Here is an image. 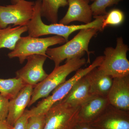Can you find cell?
<instances>
[{
	"instance_id": "cell-6",
	"label": "cell",
	"mask_w": 129,
	"mask_h": 129,
	"mask_svg": "<svg viewBox=\"0 0 129 129\" xmlns=\"http://www.w3.org/2000/svg\"><path fill=\"white\" fill-rule=\"evenodd\" d=\"M67 42L62 37L58 36L45 38L28 36L21 37L17 42L14 50L8 53L10 58H18L22 64L30 56L35 55H47L46 51L50 46Z\"/></svg>"
},
{
	"instance_id": "cell-18",
	"label": "cell",
	"mask_w": 129,
	"mask_h": 129,
	"mask_svg": "<svg viewBox=\"0 0 129 129\" xmlns=\"http://www.w3.org/2000/svg\"><path fill=\"white\" fill-rule=\"evenodd\" d=\"M67 6L68 0H42L41 17L52 23H57L59 8Z\"/></svg>"
},
{
	"instance_id": "cell-21",
	"label": "cell",
	"mask_w": 129,
	"mask_h": 129,
	"mask_svg": "<svg viewBox=\"0 0 129 129\" xmlns=\"http://www.w3.org/2000/svg\"><path fill=\"white\" fill-rule=\"evenodd\" d=\"M122 0H95L91 4V8L93 17L106 15L107 8L117 5Z\"/></svg>"
},
{
	"instance_id": "cell-20",
	"label": "cell",
	"mask_w": 129,
	"mask_h": 129,
	"mask_svg": "<svg viewBox=\"0 0 129 129\" xmlns=\"http://www.w3.org/2000/svg\"><path fill=\"white\" fill-rule=\"evenodd\" d=\"M125 15L123 12L118 9H112L107 12L103 23V30L107 26H117L121 25L124 21Z\"/></svg>"
},
{
	"instance_id": "cell-26",
	"label": "cell",
	"mask_w": 129,
	"mask_h": 129,
	"mask_svg": "<svg viewBox=\"0 0 129 129\" xmlns=\"http://www.w3.org/2000/svg\"><path fill=\"white\" fill-rule=\"evenodd\" d=\"M13 126L10 125L6 120H0V129H12Z\"/></svg>"
},
{
	"instance_id": "cell-5",
	"label": "cell",
	"mask_w": 129,
	"mask_h": 129,
	"mask_svg": "<svg viewBox=\"0 0 129 129\" xmlns=\"http://www.w3.org/2000/svg\"><path fill=\"white\" fill-rule=\"evenodd\" d=\"M116 42L115 48L109 47L105 48L103 60L98 67L113 78L129 75V61L127 58L128 46L122 37H118Z\"/></svg>"
},
{
	"instance_id": "cell-16",
	"label": "cell",
	"mask_w": 129,
	"mask_h": 129,
	"mask_svg": "<svg viewBox=\"0 0 129 129\" xmlns=\"http://www.w3.org/2000/svg\"><path fill=\"white\" fill-rule=\"evenodd\" d=\"M85 76L78 81L69 92L60 102L73 107H79L93 95Z\"/></svg>"
},
{
	"instance_id": "cell-19",
	"label": "cell",
	"mask_w": 129,
	"mask_h": 129,
	"mask_svg": "<svg viewBox=\"0 0 129 129\" xmlns=\"http://www.w3.org/2000/svg\"><path fill=\"white\" fill-rule=\"evenodd\" d=\"M26 85L22 79L16 77L0 79V93L9 101L16 97Z\"/></svg>"
},
{
	"instance_id": "cell-4",
	"label": "cell",
	"mask_w": 129,
	"mask_h": 129,
	"mask_svg": "<svg viewBox=\"0 0 129 129\" xmlns=\"http://www.w3.org/2000/svg\"><path fill=\"white\" fill-rule=\"evenodd\" d=\"M103 56L97 57L88 67L85 68L80 69L71 78L66 80L56 88L49 95L30 110L25 109V113L29 118L31 116L44 115L47 111L58 102L61 101L65 97L75 84L81 78L85 76L88 73L95 68L100 66L103 60Z\"/></svg>"
},
{
	"instance_id": "cell-8",
	"label": "cell",
	"mask_w": 129,
	"mask_h": 129,
	"mask_svg": "<svg viewBox=\"0 0 129 129\" xmlns=\"http://www.w3.org/2000/svg\"><path fill=\"white\" fill-rule=\"evenodd\" d=\"M34 2L20 0L15 4L0 5V28L27 25L33 17Z\"/></svg>"
},
{
	"instance_id": "cell-15",
	"label": "cell",
	"mask_w": 129,
	"mask_h": 129,
	"mask_svg": "<svg viewBox=\"0 0 129 129\" xmlns=\"http://www.w3.org/2000/svg\"><path fill=\"white\" fill-rule=\"evenodd\" d=\"M93 95L107 97L112 85L113 78L98 69V67L85 76Z\"/></svg>"
},
{
	"instance_id": "cell-22",
	"label": "cell",
	"mask_w": 129,
	"mask_h": 129,
	"mask_svg": "<svg viewBox=\"0 0 129 129\" xmlns=\"http://www.w3.org/2000/svg\"><path fill=\"white\" fill-rule=\"evenodd\" d=\"M45 115L31 116L28 119L27 129H43Z\"/></svg>"
},
{
	"instance_id": "cell-9",
	"label": "cell",
	"mask_w": 129,
	"mask_h": 129,
	"mask_svg": "<svg viewBox=\"0 0 129 129\" xmlns=\"http://www.w3.org/2000/svg\"><path fill=\"white\" fill-rule=\"evenodd\" d=\"M89 124L93 129H129V111L109 104L101 115Z\"/></svg>"
},
{
	"instance_id": "cell-23",
	"label": "cell",
	"mask_w": 129,
	"mask_h": 129,
	"mask_svg": "<svg viewBox=\"0 0 129 129\" xmlns=\"http://www.w3.org/2000/svg\"><path fill=\"white\" fill-rule=\"evenodd\" d=\"M9 100L0 93V120H6L8 112Z\"/></svg>"
},
{
	"instance_id": "cell-10",
	"label": "cell",
	"mask_w": 129,
	"mask_h": 129,
	"mask_svg": "<svg viewBox=\"0 0 129 129\" xmlns=\"http://www.w3.org/2000/svg\"><path fill=\"white\" fill-rule=\"evenodd\" d=\"M47 57L40 55L29 57L25 66L16 72V78L21 79L26 85L35 87L48 76L43 67Z\"/></svg>"
},
{
	"instance_id": "cell-24",
	"label": "cell",
	"mask_w": 129,
	"mask_h": 129,
	"mask_svg": "<svg viewBox=\"0 0 129 129\" xmlns=\"http://www.w3.org/2000/svg\"><path fill=\"white\" fill-rule=\"evenodd\" d=\"M29 117L24 111L23 115L15 122L12 129H27Z\"/></svg>"
},
{
	"instance_id": "cell-12",
	"label": "cell",
	"mask_w": 129,
	"mask_h": 129,
	"mask_svg": "<svg viewBox=\"0 0 129 129\" xmlns=\"http://www.w3.org/2000/svg\"><path fill=\"white\" fill-rule=\"evenodd\" d=\"M68 9L59 23L68 25L72 22L79 21L86 24L92 21L93 16L89 1L68 0Z\"/></svg>"
},
{
	"instance_id": "cell-3",
	"label": "cell",
	"mask_w": 129,
	"mask_h": 129,
	"mask_svg": "<svg viewBox=\"0 0 129 129\" xmlns=\"http://www.w3.org/2000/svg\"><path fill=\"white\" fill-rule=\"evenodd\" d=\"M86 63L84 58L77 57L68 60L62 65L54 68L46 78L34 88L28 107H30L39 99L45 98L58 86L66 81L70 74L80 69Z\"/></svg>"
},
{
	"instance_id": "cell-28",
	"label": "cell",
	"mask_w": 129,
	"mask_h": 129,
	"mask_svg": "<svg viewBox=\"0 0 129 129\" xmlns=\"http://www.w3.org/2000/svg\"><path fill=\"white\" fill-rule=\"evenodd\" d=\"M88 1H89L94 2L95 0H88Z\"/></svg>"
},
{
	"instance_id": "cell-27",
	"label": "cell",
	"mask_w": 129,
	"mask_h": 129,
	"mask_svg": "<svg viewBox=\"0 0 129 129\" xmlns=\"http://www.w3.org/2000/svg\"><path fill=\"white\" fill-rule=\"evenodd\" d=\"M20 0H11L12 4H15L18 2Z\"/></svg>"
},
{
	"instance_id": "cell-17",
	"label": "cell",
	"mask_w": 129,
	"mask_h": 129,
	"mask_svg": "<svg viewBox=\"0 0 129 129\" xmlns=\"http://www.w3.org/2000/svg\"><path fill=\"white\" fill-rule=\"evenodd\" d=\"M27 31V25L12 27L9 25L5 28H0V49L13 50L21 35Z\"/></svg>"
},
{
	"instance_id": "cell-11",
	"label": "cell",
	"mask_w": 129,
	"mask_h": 129,
	"mask_svg": "<svg viewBox=\"0 0 129 129\" xmlns=\"http://www.w3.org/2000/svg\"><path fill=\"white\" fill-rule=\"evenodd\" d=\"M107 98L111 106L129 111V75L114 78Z\"/></svg>"
},
{
	"instance_id": "cell-13",
	"label": "cell",
	"mask_w": 129,
	"mask_h": 129,
	"mask_svg": "<svg viewBox=\"0 0 129 129\" xmlns=\"http://www.w3.org/2000/svg\"><path fill=\"white\" fill-rule=\"evenodd\" d=\"M34 87L26 85L13 99L9 101L8 112L6 120L13 126L15 122L23 115L30 101Z\"/></svg>"
},
{
	"instance_id": "cell-1",
	"label": "cell",
	"mask_w": 129,
	"mask_h": 129,
	"mask_svg": "<svg viewBox=\"0 0 129 129\" xmlns=\"http://www.w3.org/2000/svg\"><path fill=\"white\" fill-rule=\"evenodd\" d=\"M41 3L42 0H36L35 2L33 17L27 25L28 36L39 37L47 35H55L62 37L67 42L70 36L76 30L91 28H96L100 31L103 30L102 26L106 15L94 17V20L86 24L70 25L57 23L45 24L41 19Z\"/></svg>"
},
{
	"instance_id": "cell-7",
	"label": "cell",
	"mask_w": 129,
	"mask_h": 129,
	"mask_svg": "<svg viewBox=\"0 0 129 129\" xmlns=\"http://www.w3.org/2000/svg\"><path fill=\"white\" fill-rule=\"evenodd\" d=\"M80 108L58 102L45 114L43 129H73L79 122Z\"/></svg>"
},
{
	"instance_id": "cell-2",
	"label": "cell",
	"mask_w": 129,
	"mask_h": 129,
	"mask_svg": "<svg viewBox=\"0 0 129 129\" xmlns=\"http://www.w3.org/2000/svg\"><path fill=\"white\" fill-rule=\"evenodd\" d=\"M99 30L96 28L83 29L70 40L61 46L48 48L46 54L48 58L55 63V68L60 66L64 60H68L74 58L82 57L86 52L88 56L87 62H90V56L93 52L89 50L91 40L96 36Z\"/></svg>"
},
{
	"instance_id": "cell-14",
	"label": "cell",
	"mask_w": 129,
	"mask_h": 129,
	"mask_svg": "<svg viewBox=\"0 0 129 129\" xmlns=\"http://www.w3.org/2000/svg\"><path fill=\"white\" fill-rule=\"evenodd\" d=\"M109 104L107 97L93 95L80 106L79 122L90 123L101 115Z\"/></svg>"
},
{
	"instance_id": "cell-25",
	"label": "cell",
	"mask_w": 129,
	"mask_h": 129,
	"mask_svg": "<svg viewBox=\"0 0 129 129\" xmlns=\"http://www.w3.org/2000/svg\"><path fill=\"white\" fill-rule=\"evenodd\" d=\"M73 129H93L89 123L78 122Z\"/></svg>"
}]
</instances>
